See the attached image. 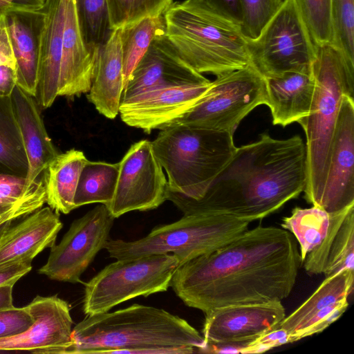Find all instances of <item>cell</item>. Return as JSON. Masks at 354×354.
I'll list each match as a JSON object with an SVG mask.
<instances>
[{
    "label": "cell",
    "instance_id": "d6a6232c",
    "mask_svg": "<svg viewBox=\"0 0 354 354\" xmlns=\"http://www.w3.org/2000/svg\"><path fill=\"white\" fill-rule=\"evenodd\" d=\"M75 4L86 46L93 50L104 45L113 31L107 0H75Z\"/></svg>",
    "mask_w": 354,
    "mask_h": 354
},
{
    "label": "cell",
    "instance_id": "ffe728a7",
    "mask_svg": "<svg viewBox=\"0 0 354 354\" xmlns=\"http://www.w3.org/2000/svg\"><path fill=\"white\" fill-rule=\"evenodd\" d=\"M43 9L35 98L38 105L48 108L58 96L65 0H46Z\"/></svg>",
    "mask_w": 354,
    "mask_h": 354
},
{
    "label": "cell",
    "instance_id": "52a82bcc",
    "mask_svg": "<svg viewBox=\"0 0 354 354\" xmlns=\"http://www.w3.org/2000/svg\"><path fill=\"white\" fill-rule=\"evenodd\" d=\"M251 222L232 216L198 213L156 226L133 241L109 239L104 249L116 260L172 254L182 265L227 244L248 229Z\"/></svg>",
    "mask_w": 354,
    "mask_h": 354
},
{
    "label": "cell",
    "instance_id": "b9f144b4",
    "mask_svg": "<svg viewBox=\"0 0 354 354\" xmlns=\"http://www.w3.org/2000/svg\"><path fill=\"white\" fill-rule=\"evenodd\" d=\"M16 86L15 68L8 66H0V97H10Z\"/></svg>",
    "mask_w": 354,
    "mask_h": 354
},
{
    "label": "cell",
    "instance_id": "f6af8a7d",
    "mask_svg": "<svg viewBox=\"0 0 354 354\" xmlns=\"http://www.w3.org/2000/svg\"><path fill=\"white\" fill-rule=\"evenodd\" d=\"M13 286L12 284L0 286V310L14 306L12 304Z\"/></svg>",
    "mask_w": 354,
    "mask_h": 354
},
{
    "label": "cell",
    "instance_id": "d6986e66",
    "mask_svg": "<svg viewBox=\"0 0 354 354\" xmlns=\"http://www.w3.org/2000/svg\"><path fill=\"white\" fill-rule=\"evenodd\" d=\"M62 226L59 213L50 207H41L17 225H11L0 239V267L32 261L55 244Z\"/></svg>",
    "mask_w": 354,
    "mask_h": 354
},
{
    "label": "cell",
    "instance_id": "bcb514c9",
    "mask_svg": "<svg viewBox=\"0 0 354 354\" xmlns=\"http://www.w3.org/2000/svg\"><path fill=\"white\" fill-rule=\"evenodd\" d=\"M46 1V0H10V8L39 10L44 7Z\"/></svg>",
    "mask_w": 354,
    "mask_h": 354
},
{
    "label": "cell",
    "instance_id": "ab89813d",
    "mask_svg": "<svg viewBox=\"0 0 354 354\" xmlns=\"http://www.w3.org/2000/svg\"><path fill=\"white\" fill-rule=\"evenodd\" d=\"M32 269V261L17 262L0 267V286L15 283Z\"/></svg>",
    "mask_w": 354,
    "mask_h": 354
},
{
    "label": "cell",
    "instance_id": "8d00e7d4",
    "mask_svg": "<svg viewBox=\"0 0 354 354\" xmlns=\"http://www.w3.org/2000/svg\"><path fill=\"white\" fill-rule=\"evenodd\" d=\"M281 3L278 0H240L244 36L256 38Z\"/></svg>",
    "mask_w": 354,
    "mask_h": 354
},
{
    "label": "cell",
    "instance_id": "f35d334b",
    "mask_svg": "<svg viewBox=\"0 0 354 354\" xmlns=\"http://www.w3.org/2000/svg\"><path fill=\"white\" fill-rule=\"evenodd\" d=\"M33 318L26 306L0 310V339L12 337L26 330Z\"/></svg>",
    "mask_w": 354,
    "mask_h": 354
},
{
    "label": "cell",
    "instance_id": "83f0119b",
    "mask_svg": "<svg viewBox=\"0 0 354 354\" xmlns=\"http://www.w3.org/2000/svg\"><path fill=\"white\" fill-rule=\"evenodd\" d=\"M119 167V162L88 160L79 178L74 198L75 207L91 203L107 205L115 191Z\"/></svg>",
    "mask_w": 354,
    "mask_h": 354
},
{
    "label": "cell",
    "instance_id": "e575fe53",
    "mask_svg": "<svg viewBox=\"0 0 354 354\" xmlns=\"http://www.w3.org/2000/svg\"><path fill=\"white\" fill-rule=\"evenodd\" d=\"M174 0H107L111 28H120L143 18L162 15Z\"/></svg>",
    "mask_w": 354,
    "mask_h": 354
},
{
    "label": "cell",
    "instance_id": "9c48e42d",
    "mask_svg": "<svg viewBox=\"0 0 354 354\" xmlns=\"http://www.w3.org/2000/svg\"><path fill=\"white\" fill-rule=\"evenodd\" d=\"M266 102L265 78L250 63L216 76L202 98L171 124L234 135L243 119L257 106L266 104Z\"/></svg>",
    "mask_w": 354,
    "mask_h": 354
},
{
    "label": "cell",
    "instance_id": "d590c367",
    "mask_svg": "<svg viewBox=\"0 0 354 354\" xmlns=\"http://www.w3.org/2000/svg\"><path fill=\"white\" fill-rule=\"evenodd\" d=\"M315 47L330 44V0H294Z\"/></svg>",
    "mask_w": 354,
    "mask_h": 354
},
{
    "label": "cell",
    "instance_id": "c3c4849f",
    "mask_svg": "<svg viewBox=\"0 0 354 354\" xmlns=\"http://www.w3.org/2000/svg\"><path fill=\"white\" fill-rule=\"evenodd\" d=\"M279 3H282L284 0H278Z\"/></svg>",
    "mask_w": 354,
    "mask_h": 354
},
{
    "label": "cell",
    "instance_id": "484cf974",
    "mask_svg": "<svg viewBox=\"0 0 354 354\" xmlns=\"http://www.w3.org/2000/svg\"><path fill=\"white\" fill-rule=\"evenodd\" d=\"M10 97L28 162L26 178L32 182L40 178L58 153L47 133L35 97L17 86Z\"/></svg>",
    "mask_w": 354,
    "mask_h": 354
},
{
    "label": "cell",
    "instance_id": "f1b7e54d",
    "mask_svg": "<svg viewBox=\"0 0 354 354\" xmlns=\"http://www.w3.org/2000/svg\"><path fill=\"white\" fill-rule=\"evenodd\" d=\"M165 34L166 27L163 14L147 17L121 28L124 88L152 41Z\"/></svg>",
    "mask_w": 354,
    "mask_h": 354
},
{
    "label": "cell",
    "instance_id": "30bf717a",
    "mask_svg": "<svg viewBox=\"0 0 354 354\" xmlns=\"http://www.w3.org/2000/svg\"><path fill=\"white\" fill-rule=\"evenodd\" d=\"M247 39L250 63L264 77L310 66L316 48L294 0H284L254 39Z\"/></svg>",
    "mask_w": 354,
    "mask_h": 354
},
{
    "label": "cell",
    "instance_id": "cb8c5ba5",
    "mask_svg": "<svg viewBox=\"0 0 354 354\" xmlns=\"http://www.w3.org/2000/svg\"><path fill=\"white\" fill-rule=\"evenodd\" d=\"M301 265L309 274L326 277L342 270H354V204L330 212L328 232Z\"/></svg>",
    "mask_w": 354,
    "mask_h": 354
},
{
    "label": "cell",
    "instance_id": "7402d4cb",
    "mask_svg": "<svg viewBox=\"0 0 354 354\" xmlns=\"http://www.w3.org/2000/svg\"><path fill=\"white\" fill-rule=\"evenodd\" d=\"M3 15L16 61L17 86L35 97L43 8H8Z\"/></svg>",
    "mask_w": 354,
    "mask_h": 354
},
{
    "label": "cell",
    "instance_id": "2e32d148",
    "mask_svg": "<svg viewBox=\"0 0 354 354\" xmlns=\"http://www.w3.org/2000/svg\"><path fill=\"white\" fill-rule=\"evenodd\" d=\"M210 84L211 81L148 91L122 102L119 114L126 124L145 133L161 130L186 114L205 94Z\"/></svg>",
    "mask_w": 354,
    "mask_h": 354
},
{
    "label": "cell",
    "instance_id": "8992f818",
    "mask_svg": "<svg viewBox=\"0 0 354 354\" xmlns=\"http://www.w3.org/2000/svg\"><path fill=\"white\" fill-rule=\"evenodd\" d=\"M315 80L308 115L298 123L306 138L307 180L304 198L318 206L326 177L330 148L343 97H354V64L330 44L316 48L312 64Z\"/></svg>",
    "mask_w": 354,
    "mask_h": 354
},
{
    "label": "cell",
    "instance_id": "3957f363",
    "mask_svg": "<svg viewBox=\"0 0 354 354\" xmlns=\"http://www.w3.org/2000/svg\"><path fill=\"white\" fill-rule=\"evenodd\" d=\"M66 354L129 353L151 347L192 346L205 340L185 319L168 311L134 304L113 312L87 315L72 330Z\"/></svg>",
    "mask_w": 354,
    "mask_h": 354
},
{
    "label": "cell",
    "instance_id": "ac0fdd59",
    "mask_svg": "<svg viewBox=\"0 0 354 354\" xmlns=\"http://www.w3.org/2000/svg\"><path fill=\"white\" fill-rule=\"evenodd\" d=\"M209 82L180 57L165 34L152 41L136 66L123 91L121 102L153 89Z\"/></svg>",
    "mask_w": 354,
    "mask_h": 354
},
{
    "label": "cell",
    "instance_id": "836d02e7",
    "mask_svg": "<svg viewBox=\"0 0 354 354\" xmlns=\"http://www.w3.org/2000/svg\"><path fill=\"white\" fill-rule=\"evenodd\" d=\"M330 44L354 64V0H330Z\"/></svg>",
    "mask_w": 354,
    "mask_h": 354
},
{
    "label": "cell",
    "instance_id": "ee69618b",
    "mask_svg": "<svg viewBox=\"0 0 354 354\" xmlns=\"http://www.w3.org/2000/svg\"><path fill=\"white\" fill-rule=\"evenodd\" d=\"M28 215L24 211H13L0 216V239L14 221Z\"/></svg>",
    "mask_w": 354,
    "mask_h": 354
},
{
    "label": "cell",
    "instance_id": "d4e9b609",
    "mask_svg": "<svg viewBox=\"0 0 354 354\" xmlns=\"http://www.w3.org/2000/svg\"><path fill=\"white\" fill-rule=\"evenodd\" d=\"M121 28L113 29L106 42L99 47L94 75L87 99L109 119L119 114L124 88Z\"/></svg>",
    "mask_w": 354,
    "mask_h": 354
},
{
    "label": "cell",
    "instance_id": "f546056e",
    "mask_svg": "<svg viewBox=\"0 0 354 354\" xmlns=\"http://www.w3.org/2000/svg\"><path fill=\"white\" fill-rule=\"evenodd\" d=\"M330 221V212L315 205L308 208L296 207L289 216L283 218L281 227L290 232L299 245L301 263L323 241Z\"/></svg>",
    "mask_w": 354,
    "mask_h": 354
},
{
    "label": "cell",
    "instance_id": "4dcf8cb0",
    "mask_svg": "<svg viewBox=\"0 0 354 354\" xmlns=\"http://www.w3.org/2000/svg\"><path fill=\"white\" fill-rule=\"evenodd\" d=\"M45 203L46 192L41 178L30 182L26 176L0 173V216L13 211L30 214Z\"/></svg>",
    "mask_w": 354,
    "mask_h": 354
},
{
    "label": "cell",
    "instance_id": "8fae6325",
    "mask_svg": "<svg viewBox=\"0 0 354 354\" xmlns=\"http://www.w3.org/2000/svg\"><path fill=\"white\" fill-rule=\"evenodd\" d=\"M115 218L100 203L73 221L62 241L50 248L46 263L38 270L52 280L80 283L81 276L110 239Z\"/></svg>",
    "mask_w": 354,
    "mask_h": 354
},
{
    "label": "cell",
    "instance_id": "7dc6e473",
    "mask_svg": "<svg viewBox=\"0 0 354 354\" xmlns=\"http://www.w3.org/2000/svg\"><path fill=\"white\" fill-rule=\"evenodd\" d=\"M10 6V0H0V15Z\"/></svg>",
    "mask_w": 354,
    "mask_h": 354
},
{
    "label": "cell",
    "instance_id": "e0dca14e",
    "mask_svg": "<svg viewBox=\"0 0 354 354\" xmlns=\"http://www.w3.org/2000/svg\"><path fill=\"white\" fill-rule=\"evenodd\" d=\"M354 204V97H343L318 207L328 212Z\"/></svg>",
    "mask_w": 354,
    "mask_h": 354
},
{
    "label": "cell",
    "instance_id": "5b68a950",
    "mask_svg": "<svg viewBox=\"0 0 354 354\" xmlns=\"http://www.w3.org/2000/svg\"><path fill=\"white\" fill-rule=\"evenodd\" d=\"M233 136L183 124L161 129L151 144L167 176V200L177 207L201 199L234 156Z\"/></svg>",
    "mask_w": 354,
    "mask_h": 354
},
{
    "label": "cell",
    "instance_id": "6da1fadb",
    "mask_svg": "<svg viewBox=\"0 0 354 354\" xmlns=\"http://www.w3.org/2000/svg\"><path fill=\"white\" fill-rule=\"evenodd\" d=\"M301 265L290 232L258 225L180 265L170 287L185 305L204 313L231 305L282 302L291 293Z\"/></svg>",
    "mask_w": 354,
    "mask_h": 354
},
{
    "label": "cell",
    "instance_id": "5bb4252c",
    "mask_svg": "<svg viewBox=\"0 0 354 354\" xmlns=\"http://www.w3.org/2000/svg\"><path fill=\"white\" fill-rule=\"evenodd\" d=\"M354 270L326 277L314 292L279 324L293 343L319 333L337 321L348 306L353 290Z\"/></svg>",
    "mask_w": 354,
    "mask_h": 354
},
{
    "label": "cell",
    "instance_id": "44dd1931",
    "mask_svg": "<svg viewBox=\"0 0 354 354\" xmlns=\"http://www.w3.org/2000/svg\"><path fill=\"white\" fill-rule=\"evenodd\" d=\"M98 48L91 50L86 46L79 27L75 0H65L58 96L71 97L89 91Z\"/></svg>",
    "mask_w": 354,
    "mask_h": 354
},
{
    "label": "cell",
    "instance_id": "74e56055",
    "mask_svg": "<svg viewBox=\"0 0 354 354\" xmlns=\"http://www.w3.org/2000/svg\"><path fill=\"white\" fill-rule=\"evenodd\" d=\"M288 343L290 338L287 331L277 326L251 341L227 346L231 348L229 353L252 354L263 353Z\"/></svg>",
    "mask_w": 354,
    "mask_h": 354
},
{
    "label": "cell",
    "instance_id": "4316f807",
    "mask_svg": "<svg viewBox=\"0 0 354 354\" xmlns=\"http://www.w3.org/2000/svg\"><path fill=\"white\" fill-rule=\"evenodd\" d=\"M87 160L82 151L72 149L58 153L44 170L46 202L56 212L67 214L75 209V194Z\"/></svg>",
    "mask_w": 354,
    "mask_h": 354
},
{
    "label": "cell",
    "instance_id": "60d3db41",
    "mask_svg": "<svg viewBox=\"0 0 354 354\" xmlns=\"http://www.w3.org/2000/svg\"><path fill=\"white\" fill-rule=\"evenodd\" d=\"M15 68L16 61L4 16L0 15V66Z\"/></svg>",
    "mask_w": 354,
    "mask_h": 354
},
{
    "label": "cell",
    "instance_id": "7c38bea8",
    "mask_svg": "<svg viewBox=\"0 0 354 354\" xmlns=\"http://www.w3.org/2000/svg\"><path fill=\"white\" fill-rule=\"evenodd\" d=\"M119 163L115 191L106 205L115 218L156 209L167 201V180L151 141L133 143Z\"/></svg>",
    "mask_w": 354,
    "mask_h": 354
},
{
    "label": "cell",
    "instance_id": "603a6c76",
    "mask_svg": "<svg viewBox=\"0 0 354 354\" xmlns=\"http://www.w3.org/2000/svg\"><path fill=\"white\" fill-rule=\"evenodd\" d=\"M264 78L274 125L285 127L308 115L315 86L312 65Z\"/></svg>",
    "mask_w": 354,
    "mask_h": 354
},
{
    "label": "cell",
    "instance_id": "7a4b0ae2",
    "mask_svg": "<svg viewBox=\"0 0 354 354\" xmlns=\"http://www.w3.org/2000/svg\"><path fill=\"white\" fill-rule=\"evenodd\" d=\"M306 180V148L301 137L275 139L264 132L257 141L236 147L201 199L177 207L184 215L224 214L252 223L297 198Z\"/></svg>",
    "mask_w": 354,
    "mask_h": 354
},
{
    "label": "cell",
    "instance_id": "ba28073f",
    "mask_svg": "<svg viewBox=\"0 0 354 354\" xmlns=\"http://www.w3.org/2000/svg\"><path fill=\"white\" fill-rule=\"evenodd\" d=\"M179 266L172 254L117 260L84 283L83 311L86 315L105 313L136 297L165 292Z\"/></svg>",
    "mask_w": 354,
    "mask_h": 354
},
{
    "label": "cell",
    "instance_id": "7bdbcfd3",
    "mask_svg": "<svg viewBox=\"0 0 354 354\" xmlns=\"http://www.w3.org/2000/svg\"><path fill=\"white\" fill-rule=\"evenodd\" d=\"M222 12L241 22L240 0H208Z\"/></svg>",
    "mask_w": 354,
    "mask_h": 354
},
{
    "label": "cell",
    "instance_id": "277c9868",
    "mask_svg": "<svg viewBox=\"0 0 354 354\" xmlns=\"http://www.w3.org/2000/svg\"><path fill=\"white\" fill-rule=\"evenodd\" d=\"M163 17L167 37L199 73L218 76L250 64L241 22L208 0L173 1Z\"/></svg>",
    "mask_w": 354,
    "mask_h": 354
},
{
    "label": "cell",
    "instance_id": "9a60e30c",
    "mask_svg": "<svg viewBox=\"0 0 354 354\" xmlns=\"http://www.w3.org/2000/svg\"><path fill=\"white\" fill-rule=\"evenodd\" d=\"M205 314L203 336L206 344L216 346L251 341L277 327L286 317L281 301L226 306Z\"/></svg>",
    "mask_w": 354,
    "mask_h": 354
},
{
    "label": "cell",
    "instance_id": "4fadbf2b",
    "mask_svg": "<svg viewBox=\"0 0 354 354\" xmlns=\"http://www.w3.org/2000/svg\"><path fill=\"white\" fill-rule=\"evenodd\" d=\"M33 318L24 332L0 339V351L66 354L72 344L70 306L57 295H37L26 306Z\"/></svg>",
    "mask_w": 354,
    "mask_h": 354
},
{
    "label": "cell",
    "instance_id": "1f68e13d",
    "mask_svg": "<svg viewBox=\"0 0 354 354\" xmlns=\"http://www.w3.org/2000/svg\"><path fill=\"white\" fill-rule=\"evenodd\" d=\"M0 167L26 176L28 162L11 97H0Z\"/></svg>",
    "mask_w": 354,
    "mask_h": 354
}]
</instances>
